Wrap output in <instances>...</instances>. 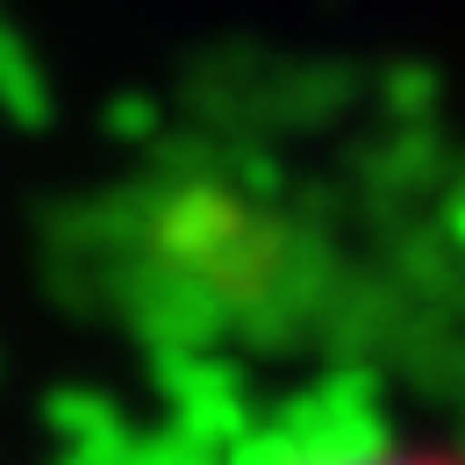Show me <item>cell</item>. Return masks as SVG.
<instances>
[{
    "label": "cell",
    "mask_w": 465,
    "mask_h": 465,
    "mask_svg": "<svg viewBox=\"0 0 465 465\" xmlns=\"http://www.w3.org/2000/svg\"><path fill=\"white\" fill-rule=\"evenodd\" d=\"M293 465H465V459L415 451V444H372V451H322V459H293Z\"/></svg>",
    "instance_id": "obj_1"
}]
</instances>
